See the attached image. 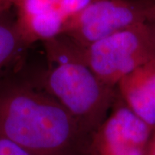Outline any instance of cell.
Returning a JSON list of instances; mask_svg holds the SVG:
<instances>
[{
  "label": "cell",
  "mask_w": 155,
  "mask_h": 155,
  "mask_svg": "<svg viewBox=\"0 0 155 155\" xmlns=\"http://www.w3.org/2000/svg\"><path fill=\"white\" fill-rule=\"evenodd\" d=\"M147 155H155V130L153 131L151 140H150V144Z\"/></svg>",
  "instance_id": "13"
},
{
  "label": "cell",
  "mask_w": 155,
  "mask_h": 155,
  "mask_svg": "<svg viewBox=\"0 0 155 155\" xmlns=\"http://www.w3.org/2000/svg\"><path fill=\"white\" fill-rule=\"evenodd\" d=\"M0 135L32 155H87L91 136L17 71L0 76Z\"/></svg>",
  "instance_id": "1"
},
{
  "label": "cell",
  "mask_w": 155,
  "mask_h": 155,
  "mask_svg": "<svg viewBox=\"0 0 155 155\" xmlns=\"http://www.w3.org/2000/svg\"><path fill=\"white\" fill-rule=\"evenodd\" d=\"M12 9L0 12V76L14 63H18L30 47L18 28Z\"/></svg>",
  "instance_id": "8"
},
{
  "label": "cell",
  "mask_w": 155,
  "mask_h": 155,
  "mask_svg": "<svg viewBox=\"0 0 155 155\" xmlns=\"http://www.w3.org/2000/svg\"><path fill=\"white\" fill-rule=\"evenodd\" d=\"M148 0H92L65 22L62 34L86 47L123 29L147 22Z\"/></svg>",
  "instance_id": "4"
},
{
  "label": "cell",
  "mask_w": 155,
  "mask_h": 155,
  "mask_svg": "<svg viewBox=\"0 0 155 155\" xmlns=\"http://www.w3.org/2000/svg\"><path fill=\"white\" fill-rule=\"evenodd\" d=\"M153 131L117 93L109 115L91 136L87 155H147Z\"/></svg>",
  "instance_id": "5"
},
{
  "label": "cell",
  "mask_w": 155,
  "mask_h": 155,
  "mask_svg": "<svg viewBox=\"0 0 155 155\" xmlns=\"http://www.w3.org/2000/svg\"><path fill=\"white\" fill-rule=\"evenodd\" d=\"M0 155H32L21 146L0 135Z\"/></svg>",
  "instance_id": "10"
},
{
  "label": "cell",
  "mask_w": 155,
  "mask_h": 155,
  "mask_svg": "<svg viewBox=\"0 0 155 155\" xmlns=\"http://www.w3.org/2000/svg\"><path fill=\"white\" fill-rule=\"evenodd\" d=\"M15 0H0V12L12 9Z\"/></svg>",
  "instance_id": "12"
},
{
  "label": "cell",
  "mask_w": 155,
  "mask_h": 155,
  "mask_svg": "<svg viewBox=\"0 0 155 155\" xmlns=\"http://www.w3.org/2000/svg\"><path fill=\"white\" fill-rule=\"evenodd\" d=\"M69 54L113 88L147 61L155 58V37L147 22L123 29L86 47H79L63 35Z\"/></svg>",
  "instance_id": "3"
},
{
  "label": "cell",
  "mask_w": 155,
  "mask_h": 155,
  "mask_svg": "<svg viewBox=\"0 0 155 155\" xmlns=\"http://www.w3.org/2000/svg\"><path fill=\"white\" fill-rule=\"evenodd\" d=\"M92 0H57V8L66 22L85 9Z\"/></svg>",
  "instance_id": "9"
},
{
  "label": "cell",
  "mask_w": 155,
  "mask_h": 155,
  "mask_svg": "<svg viewBox=\"0 0 155 155\" xmlns=\"http://www.w3.org/2000/svg\"><path fill=\"white\" fill-rule=\"evenodd\" d=\"M18 28L29 46L61 35L66 20L57 8V0H15Z\"/></svg>",
  "instance_id": "6"
},
{
  "label": "cell",
  "mask_w": 155,
  "mask_h": 155,
  "mask_svg": "<svg viewBox=\"0 0 155 155\" xmlns=\"http://www.w3.org/2000/svg\"><path fill=\"white\" fill-rule=\"evenodd\" d=\"M43 64H22L17 71L59 102L91 135L109 115L117 91L69 54L61 36L42 43Z\"/></svg>",
  "instance_id": "2"
},
{
  "label": "cell",
  "mask_w": 155,
  "mask_h": 155,
  "mask_svg": "<svg viewBox=\"0 0 155 155\" xmlns=\"http://www.w3.org/2000/svg\"><path fill=\"white\" fill-rule=\"evenodd\" d=\"M148 1H152V0H148Z\"/></svg>",
  "instance_id": "14"
},
{
  "label": "cell",
  "mask_w": 155,
  "mask_h": 155,
  "mask_svg": "<svg viewBox=\"0 0 155 155\" xmlns=\"http://www.w3.org/2000/svg\"><path fill=\"white\" fill-rule=\"evenodd\" d=\"M116 91L129 110L155 130V58L122 78Z\"/></svg>",
  "instance_id": "7"
},
{
  "label": "cell",
  "mask_w": 155,
  "mask_h": 155,
  "mask_svg": "<svg viewBox=\"0 0 155 155\" xmlns=\"http://www.w3.org/2000/svg\"><path fill=\"white\" fill-rule=\"evenodd\" d=\"M147 23L151 28L152 32L155 37V0L150 1L149 8L147 11Z\"/></svg>",
  "instance_id": "11"
}]
</instances>
